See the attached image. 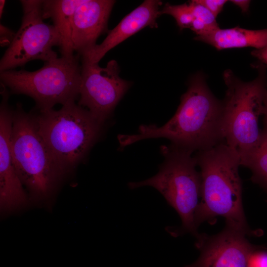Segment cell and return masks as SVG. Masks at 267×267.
Returning a JSON list of instances; mask_svg holds the SVG:
<instances>
[{"mask_svg": "<svg viewBox=\"0 0 267 267\" xmlns=\"http://www.w3.org/2000/svg\"><path fill=\"white\" fill-rule=\"evenodd\" d=\"M155 138H167L171 144L192 153L224 142L223 102L211 91L202 74L190 79L175 114L165 125H141L137 134L118 137L121 148Z\"/></svg>", "mask_w": 267, "mask_h": 267, "instance_id": "cell-1", "label": "cell"}, {"mask_svg": "<svg viewBox=\"0 0 267 267\" xmlns=\"http://www.w3.org/2000/svg\"><path fill=\"white\" fill-rule=\"evenodd\" d=\"M258 76L244 82L226 70L223 79L227 87L223 102L224 142L237 156L240 166L256 149L262 137L259 119L263 114L267 85L266 69L259 65Z\"/></svg>", "mask_w": 267, "mask_h": 267, "instance_id": "cell-4", "label": "cell"}, {"mask_svg": "<svg viewBox=\"0 0 267 267\" xmlns=\"http://www.w3.org/2000/svg\"><path fill=\"white\" fill-rule=\"evenodd\" d=\"M0 204L2 212H10L27 205L28 197L16 172L11 151L10 139L14 110L8 105L9 92L0 86Z\"/></svg>", "mask_w": 267, "mask_h": 267, "instance_id": "cell-10", "label": "cell"}, {"mask_svg": "<svg viewBox=\"0 0 267 267\" xmlns=\"http://www.w3.org/2000/svg\"><path fill=\"white\" fill-rule=\"evenodd\" d=\"M16 33L12 30L0 24V45L2 47L7 46L12 43Z\"/></svg>", "mask_w": 267, "mask_h": 267, "instance_id": "cell-21", "label": "cell"}, {"mask_svg": "<svg viewBox=\"0 0 267 267\" xmlns=\"http://www.w3.org/2000/svg\"><path fill=\"white\" fill-rule=\"evenodd\" d=\"M115 0H85L76 9L72 25L74 52L81 56L94 47L107 32L108 21Z\"/></svg>", "mask_w": 267, "mask_h": 267, "instance_id": "cell-12", "label": "cell"}, {"mask_svg": "<svg viewBox=\"0 0 267 267\" xmlns=\"http://www.w3.org/2000/svg\"><path fill=\"white\" fill-rule=\"evenodd\" d=\"M5 3V0H0V18H1L3 12V8Z\"/></svg>", "mask_w": 267, "mask_h": 267, "instance_id": "cell-25", "label": "cell"}, {"mask_svg": "<svg viewBox=\"0 0 267 267\" xmlns=\"http://www.w3.org/2000/svg\"><path fill=\"white\" fill-rule=\"evenodd\" d=\"M10 145L16 172L32 199H49L68 172L40 134L34 113L25 112L20 103L13 111Z\"/></svg>", "mask_w": 267, "mask_h": 267, "instance_id": "cell-3", "label": "cell"}, {"mask_svg": "<svg viewBox=\"0 0 267 267\" xmlns=\"http://www.w3.org/2000/svg\"><path fill=\"white\" fill-rule=\"evenodd\" d=\"M23 16L12 43L0 60V72L23 66L34 60L44 62L58 58L53 47L61 44L53 25L44 22L43 0H21Z\"/></svg>", "mask_w": 267, "mask_h": 267, "instance_id": "cell-8", "label": "cell"}, {"mask_svg": "<svg viewBox=\"0 0 267 267\" xmlns=\"http://www.w3.org/2000/svg\"><path fill=\"white\" fill-rule=\"evenodd\" d=\"M85 0H44L43 17L51 18L61 40L59 50L62 57L74 55L72 39V25L76 9Z\"/></svg>", "mask_w": 267, "mask_h": 267, "instance_id": "cell-15", "label": "cell"}, {"mask_svg": "<svg viewBox=\"0 0 267 267\" xmlns=\"http://www.w3.org/2000/svg\"><path fill=\"white\" fill-rule=\"evenodd\" d=\"M160 14H168L176 21L180 30L189 28L194 19L189 2L179 5H172L167 3L160 10Z\"/></svg>", "mask_w": 267, "mask_h": 267, "instance_id": "cell-17", "label": "cell"}, {"mask_svg": "<svg viewBox=\"0 0 267 267\" xmlns=\"http://www.w3.org/2000/svg\"><path fill=\"white\" fill-rule=\"evenodd\" d=\"M80 58L78 54L61 56L44 62L35 71L12 69L0 72V83L12 94L32 98L38 111L52 109L56 104L75 102L79 97Z\"/></svg>", "mask_w": 267, "mask_h": 267, "instance_id": "cell-7", "label": "cell"}, {"mask_svg": "<svg viewBox=\"0 0 267 267\" xmlns=\"http://www.w3.org/2000/svg\"><path fill=\"white\" fill-rule=\"evenodd\" d=\"M165 160L158 173L147 179L130 182V189L149 186L155 188L178 214L181 225L178 229H168L173 236L190 233L198 234L195 217L201 197V179L196 170L192 152L173 145L163 146Z\"/></svg>", "mask_w": 267, "mask_h": 267, "instance_id": "cell-5", "label": "cell"}, {"mask_svg": "<svg viewBox=\"0 0 267 267\" xmlns=\"http://www.w3.org/2000/svg\"><path fill=\"white\" fill-rule=\"evenodd\" d=\"M244 167L251 171V180L267 192V131L265 129L262 130L260 143Z\"/></svg>", "mask_w": 267, "mask_h": 267, "instance_id": "cell-16", "label": "cell"}, {"mask_svg": "<svg viewBox=\"0 0 267 267\" xmlns=\"http://www.w3.org/2000/svg\"><path fill=\"white\" fill-rule=\"evenodd\" d=\"M158 0H146L127 15L112 30L103 41L96 44L81 57L92 63H97L105 54L124 41L146 27L157 28V18L160 15Z\"/></svg>", "mask_w": 267, "mask_h": 267, "instance_id": "cell-13", "label": "cell"}, {"mask_svg": "<svg viewBox=\"0 0 267 267\" xmlns=\"http://www.w3.org/2000/svg\"><path fill=\"white\" fill-rule=\"evenodd\" d=\"M194 17L207 25L212 31L219 28L216 17L206 7L197 1V0L189 2Z\"/></svg>", "mask_w": 267, "mask_h": 267, "instance_id": "cell-18", "label": "cell"}, {"mask_svg": "<svg viewBox=\"0 0 267 267\" xmlns=\"http://www.w3.org/2000/svg\"><path fill=\"white\" fill-rule=\"evenodd\" d=\"M247 267H267V251L260 248L254 251L248 258Z\"/></svg>", "mask_w": 267, "mask_h": 267, "instance_id": "cell-19", "label": "cell"}, {"mask_svg": "<svg viewBox=\"0 0 267 267\" xmlns=\"http://www.w3.org/2000/svg\"><path fill=\"white\" fill-rule=\"evenodd\" d=\"M197 1L206 7L217 18L228 1L226 0H197Z\"/></svg>", "mask_w": 267, "mask_h": 267, "instance_id": "cell-20", "label": "cell"}, {"mask_svg": "<svg viewBox=\"0 0 267 267\" xmlns=\"http://www.w3.org/2000/svg\"><path fill=\"white\" fill-rule=\"evenodd\" d=\"M194 39L210 44L218 50L252 47L262 48L267 45V29L249 30L239 27L218 28L208 33L196 36Z\"/></svg>", "mask_w": 267, "mask_h": 267, "instance_id": "cell-14", "label": "cell"}, {"mask_svg": "<svg viewBox=\"0 0 267 267\" xmlns=\"http://www.w3.org/2000/svg\"><path fill=\"white\" fill-rule=\"evenodd\" d=\"M34 114L40 134L68 173L86 156L99 137L103 124L75 102Z\"/></svg>", "mask_w": 267, "mask_h": 267, "instance_id": "cell-6", "label": "cell"}, {"mask_svg": "<svg viewBox=\"0 0 267 267\" xmlns=\"http://www.w3.org/2000/svg\"><path fill=\"white\" fill-rule=\"evenodd\" d=\"M231 3L238 6L243 13L248 11L250 0H232L230 1Z\"/></svg>", "mask_w": 267, "mask_h": 267, "instance_id": "cell-23", "label": "cell"}, {"mask_svg": "<svg viewBox=\"0 0 267 267\" xmlns=\"http://www.w3.org/2000/svg\"><path fill=\"white\" fill-rule=\"evenodd\" d=\"M194 157L201 179V199L195 217L197 226L221 216L225 220V227L245 235L255 234L248 225L243 210L237 156L222 142L196 152Z\"/></svg>", "mask_w": 267, "mask_h": 267, "instance_id": "cell-2", "label": "cell"}, {"mask_svg": "<svg viewBox=\"0 0 267 267\" xmlns=\"http://www.w3.org/2000/svg\"><path fill=\"white\" fill-rule=\"evenodd\" d=\"M251 54L257 58L263 64L267 65V45L260 49H255Z\"/></svg>", "mask_w": 267, "mask_h": 267, "instance_id": "cell-22", "label": "cell"}, {"mask_svg": "<svg viewBox=\"0 0 267 267\" xmlns=\"http://www.w3.org/2000/svg\"><path fill=\"white\" fill-rule=\"evenodd\" d=\"M81 77L78 105L86 107L104 124L128 89L130 83L119 76L120 68L115 60L105 67L81 57Z\"/></svg>", "mask_w": 267, "mask_h": 267, "instance_id": "cell-9", "label": "cell"}, {"mask_svg": "<svg viewBox=\"0 0 267 267\" xmlns=\"http://www.w3.org/2000/svg\"><path fill=\"white\" fill-rule=\"evenodd\" d=\"M245 236L226 227L211 236L199 233L195 246L199 257L185 267H247L250 254L260 247L251 244Z\"/></svg>", "mask_w": 267, "mask_h": 267, "instance_id": "cell-11", "label": "cell"}, {"mask_svg": "<svg viewBox=\"0 0 267 267\" xmlns=\"http://www.w3.org/2000/svg\"><path fill=\"white\" fill-rule=\"evenodd\" d=\"M262 115H264V129L267 131V85L264 95Z\"/></svg>", "mask_w": 267, "mask_h": 267, "instance_id": "cell-24", "label": "cell"}]
</instances>
